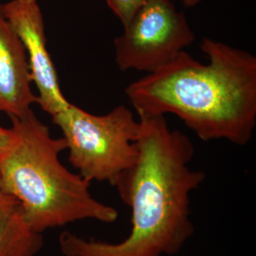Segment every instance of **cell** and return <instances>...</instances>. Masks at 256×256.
I'll return each mask as SVG.
<instances>
[{
    "label": "cell",
    "instance_id": "cell-1",
    "mask_svg": "<svg viewBox=\"0 0 256 256\" xmlns=\"http://www.w3.org/2000/svg\"><path fill=\"white\" fill-rule=\"evenodd\" d=\"M136 162L113 187L131 210V230L118 243L84 239L64 230V256H165L178 254L194 234L190 194L204 182L190 167L192 140L169 126L165 116H138Z\"/></svg>",
    "mask_w": 256,
    "mask_h": 256
},
{
    "label": "cell",
    "instance_id": "cell-2",
    "mask_svg": "<svg viewBox=\"0 0 256 256\" xmlns=\"http://www.w3.org/2000/svg\"><path fill=\"white\" fill-rule=\"evenodd\" d=\"M202 64L185 50L124 93L138 116L176 115L203 142L246 146L256 126V57L204 37Z\"/></svg>",
    "mask_w": 256,
    "mask_h": 256
},
{
    "label": "cell",
    "instance_id": "cell-3",
    "mask_svg": "<svg viewBox=\"0 0 256 256\" xmlns=\"http://www.w3.org/2000/svg\"><path fill=\"white\" fill-rule=\"evenodd\" d=\"M10 119L9 144L0 153V180L32 229L43 234L80 220H118V210L93 198L90 182L61 162L59 156L66 150L63 138L52 137L32 110Z\"/></svg>",
    "mask_w": 256,
    "mask_h": 256
},
{
    "label": "cell",
    "instance_id": "cell-4",
    "mask_svg": "<svg viewBox=\"0 0 256 256\" xmlns=\"http://www.w3.org/2000/svg\"><path fill=\"white\" fill-rule=\"evenodd\" d=\"M52 118L62 131L70 164L86 182L114 186L136 162L140 122L126 106L94 115L70 102Z\"/></svg>",
    "mask_w": 256,
    "mask_h": 256
},
{
    "label": "cell",
    "instance_id": "cell-5",
    "mask_svg": "<svg viewBox=\"0 0 256 256\" xmlns=\"http://www.w3.org/2000/svg\"><path fill=\"white\" fill-rule=\"evenodd\" d=\"M196 34L170 0H149L113 42L120 70L151 74L191 46Z\"/></svg>",
    "mask_w": 256,
    "mask_h": 256
},
{
    "label": "cell",
    "instance_id": "cell-6",
    "mask_svg": "<svg viewBox=\"0 0 256 256\" xmlns=\"http://www.w3.org/2000/svg\"><path fill=\"white\" fill-rule=\"evenodd\" d=\"M2 8L25 48L32 82L38 92L37 104L52 117L70 102L61 90L54 63L48 50L40 6L37 0H12L2 5Z\"/></svg>",
    "mask_w": 256,
    "mask_h": 256
},
{
    "label": "cell",
    "instance_id": "cell-7",
    "mask_svg": "<svg viewBox=\"0 0 256 256\" xmlns=\"http://www.w3.org/2000/svg\"><path fill=\"white\" fill-rule=\"evenodd\" d=\"M27 55L0 4V113L21 117L37 104Z\"/></svg>",
    "mask_w": 256,
    "mask_h": 256
},
{
    "label": "cell",
    "instance_id": "cell-8",
    "mask_svg": "<svg viewBox=\"0 0 256 256\" xmlns=\"http://www.w3.org/2000/svg\"><path fill=\"white\" fill-rule=\"evenodd\" d=\"M43 234L32 229L14 198L0 203V256H36Z\"/></svg>",
    "mask_w": 256,
    "mask_h": 256
},
{
    "label": "cell",
    "instance_id": "cell-9",
    "mask_svg": "<svg viewBox=\"0 0 256 256\" xmlns=\"http://www.w3.org/2000/svg\"><path fill=\"white\" fill-rule=\"evenodd\" d=\"M149 0H106L112 12L119 18L122 27L126 26Z\"/></svg>",
    "mask_w": 256,
    "mask_h": 256
},
{
    "label": "cell",
    "instance_id": "cell-10",
    "mask_svg": "<svg viewBox=\"0 0 256 256\" xmlns=\"http://www.w3.org/2000/svg\"><path fill=\"white\" fill-rule=\"evenodd\" d=\"M10 138V128H3L0 124V153L5 149L7 144H9Z\"/></svg>",
    "mask_w": 256,
    "mask_h": 256
},
{
    "label": "cell",
    "instance_id": "cell-11",
    "mask_svg": "<svg viewBox=\"0 0 256 256\" xmlns=\"http://www.w3.org/2000/svg\"><path fill=\"white\" fill-rule=\"evenodd\" d=\"M182 2L183 5L187 8H192L202 3V0H180Z\"/></svg>",
    "mask_w": 256,
    "mask_h": 256
},
{
    "label": "cell",
    "instance_id": "cell-12",
    "mask_svg": "<svg viewBox=\"0 0 256 256\" xmlns=\"http://www.w3.org/2000/svg\"><path fill=\"white\" fill-rule=\"evenodd\" d=\"M10 198H12V196H10L7 192L4 191V189H3V187H2L1 180H0V203L5 202V200H9Z\"/></svg>",
    "mask_w": 256,
    "mask_h": 256
}]
</instances>
